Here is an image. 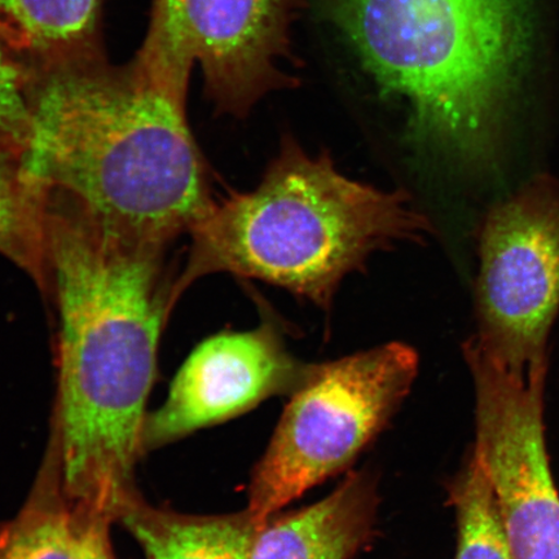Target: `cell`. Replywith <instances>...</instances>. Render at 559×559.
Masks as SVG:
<instances>
[{
    "label": "cell",
    "instance_id": "7c38bea8",
    "mask_svg": "<svg viewBox=\"0 0 559 559\" xmlns=\"http://www.w3.org/2000/svg\"><path fill=\"white\" fill-rule=\"evenodd\" d=\"M102 0H0V32L34 68L102 56Z\"/></svg>",
    "mask_w": 559,
    "mask_h": 559
},
{
    "label": "cell",
    "instance_id": "8fae6325",
    "mask_svg": "<svg viewBox=\"0 0 559 559\" xmlns=\"http://www.w3.org/2000/svg\"><path fill=\"white\" fill-rule=\"evenodd\" d=\"M118 519L131 531L146 559H249L261 523L241 513L195 516L153 508L136 495Z\"/></svg>",
    "mask_w": 559,
    "mask_h": 559
},
{
    "label": "cell",
    "instance_id": "9c48e42d",
    "mask_svg": "<svg viewBox=\"0 0 559 559\" xmlns=\"http://www.w3.org/2000/svg\"><path fill=\"white\" fill-rule=\"evenodd\" d=\"M314 367L289 353L271 318L253 331L216 334L194 348L163 407L146 417L143 449L227 421L270 397L290 396Z\"/></svg>",
    "mask_w": 559,
    "mask_h": 559
},
{
    "label": "cell",
    "instance_id": "52a82bcc",
    "mask_svg": "<svg viewBox=\"0 0 559 559\" xmlns=\"http://www.w3.org/2000/svg\"><path fill=\"white\" fill-rule=\"evenodd\" d=\"M298 7L299 0H153L135 58L183 88L199 64L219 114L243 117L264 95L292 86L280 61L289 58Z\"/></svg>",
    "mask_w": 559,
    "mask_h": 559
},
{
    "label": "cell",
    "instance_id": "ac0fdd59",
    "mask_svg": "<svg viewBox=\"0 0 559 559\" xmlns=\"http://www.w3.org/2000/svg\"><path fill=\"white\" fill-rule=\"evenodd\" d=\"M0 34H2V33H0Z\"/></svg>",
    "mask_w": 559,
    "mask_h": 559
},
{
    "label": "cell",
    "instance_id": "6da1fadb",
    "mask_svg": "<svg viewBox=\"0 0 559 559\" xmlns=\"http://www.w3.org/2000/svg\"><path fill=\"white\" fill-rule=\"evenodd\" d=\"M166 248L48 192V292L60 317L59 474L75 512L118 519L135 495L145 404L175 306Z\"/></svg>",
    "mask_w": 559,
    "mask_h": 559
},
{
    "label": "cell",
    "instance_id": "8992f818",
    "mask_svg": "<svg viewBox=\"0 0 559 559\" xmlns=\"http://www.w3.org/2000/svg\"><path fill=\"white\" fill-rule=\"evenodd\" d=\"M478 249L472 341L514 372L549 367L559 313V181L537 175L489 210Z\"/></svg>",
    "mask_w": 559,
    "mask_h": 559
},
{
    "label": "cell",
    "instance_id": "5b68a950",
    "mask_svg": "<svg viewBox=\"0 0 559 559\" xmlns=\"http://www.w3.org/2000/svg\"><path fill=\"white\" fill-rule=\"evenodd\" d=\"M418 372L414 348L391 342L321 362L289 396L249 485L248 512L264 523L342 472L380 435Z\"/></svg>",
    "mask_w": 559,
    "mask_h": 559
},
{
    "label": "cell",
    "instance_id": "5bb4252c",
    "mask_svg": "<svg viewBox=\"0 0 559 559\" xmlns=\"http://www.w3.org/2000/svg\"><path fill=\"white\" fill-rule=\"evenodd\" d=\"M56 477L41 480L29 504L0 530V559H82L79 523Z\"/></svg>",
    "mask_w": 559,
    "mask_h": 559
},
{
    "label": "cell",
    "instance_id": "ba28073f",
    "mask_svg": "<svg viewBox=\"0 0 559 559\" xmlns=\"http://www.w3.org/2000/svg\"><path fill=\"white\" fill-rule=\"evenodd\" d=\"M475 444L498 501L512 559H559V491L544 429L548 368L514 372L467 340Z\"/></svg>",
    "mask_w": 559,
    "mask_h": 559
},
{
    "label": "cell",
    "instance_id": "2e32d148",
    "mask_svg": "<svg viewBox=\"0 0 559 559\" xmlns=\"http://www.w3.org/2000/svg\"><path fill=\"white\" fill-rule=\"evenodd\" d=\"M34 67L0 34V145L23 155L32 128Z\"/></svg>",
    "mask_w": 559,
    "mask_h": 559
},
{
    "label": "cell",
    "instance_id": "7a4b0ae2",
    "mask_svg": "<svg viewBox=\"0 0 559 559\" xmlns=\"http://www.w3.org/2000/svg\"><path fill=\"white\" fill-rule=\"evenodd\" d=\"M188 88L103 56L35 68L27 175L111 229L167 247L213 206L187 121Z\"/></svg>",
    "mask_w": 559,
    "mask_h": 559
},
{
    "label": "cell",
    "instance_id": "9a60e30c",
    "mask_svg": "<svg viewBox=\"0 0 559 559\" xmlns=\"http://www.w3.org/2000/svg\"><path fill=\"white\" fill-rule=\"evenodd\" d=\"M456 514L454 559H512L491 480L474 451L450 486Z\"/></svg>",
    "mask_w": 559,
    "mask_h": 559
},
{
    "label": "cell",
    "instance_id": "4fadbf2b",
    "mask_svg": "<svg viewBox=\"0 0 559 559\" xmlns=\"http://www.w3.org/2000/svg\"><path fill=\"white\" fill-rule=\"evenodd\" d=\"M47 194L27 175L23 155L0 145V254L25 271L45 293Z\"/></svg>",
    "mask_w": 559,
    "mask_h": 559
},
{
    "label": "cell",
    "instance_id": "30bf717a",
    "mask_svg": "<svg viewBox=\"0 0 559 559\" xmlns=\"http://www.w3.org/2000/svg\"><path fill=\"white\" fill-rule=\"evenodd\" d=\"M379 491L355 472L324 500L260 524L249 559H349L373 534Z\"/></svg>",
    "mask_w": 559,
    "mask_h": 559
},
{
    "label": "cell",
    "instance_id": "277c9868",
    "mask_svg": "<svg viewBox=\"0 0 559 559\" xmlns=\"http://www.w3.org/2000/svg\"><path fill=\"white\" fill-rule=\"evenodd\" d=\"M431 233L403 191L345 177L328 155H307L285 136L260 186L213 206L190 229L187 264L173 302L201 277L257 278L330 310L348 274L377 250Z\"/></svg>",
    "mask_w": 559,
    "mask_h": 559
},
{
    "label": "cell",
    "instance_id": "e0dca14e",
    "mask_svg": "<svg viewBox=\"0 0 559 559\" xmlns=\"http://www.w3.org/2000/svg\"><path fill=\"white\" fill-rule=\"evenodd\" d=\"M82 559H115L109 542V523L104 515L76 514Z\"/></svg>",
    "mask_w": 559,
    "mask_h": 559
},
{
    "label": "cell",
    "instance_id": "3957f363",
    "mask_svg": "<svg viewBox=\"0 0 559 559\" xmlns=\"http://www.w3.org/2000/svg\"><path fill=\"white\" fill-rule=\"evenodd\" d=\"M362 61L412 128L469 163L556 52L551 0H338Z\"/></svg>",
    "mask_w": 559,
    "mask_h": 559
}]
</instances>
